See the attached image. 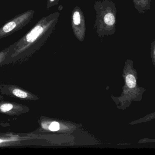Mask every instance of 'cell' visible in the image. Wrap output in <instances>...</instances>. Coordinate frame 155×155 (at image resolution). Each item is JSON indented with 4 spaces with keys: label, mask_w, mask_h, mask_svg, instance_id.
Wrapping results in <instances>:
<instances>
[{
    "label": "cell",
    "mask_w": 155,
    "mask_h": 155,
    "mask_svg": "<svg viewBox=\"0 0 155 155\" xmlns=\"http://www.w3.org/2000/svg\"><path fill=\"white\" fill-rule=\"evenodd\" d=\"M60 14L55 12L41 18L25 35L18 41L11 50L13 55L30 52L40 48L54 31Z\"/></svg>",
    "instance_id": "6da1fadb"
},
{
    "label": "cell",
    "mask_w": 155,
    "mask_h": 155,
    "mask_svg": "<svg viewBox=\"0 0 155 155\" xmlns=\"http://www.w3.org/2000/svg\"><path fill=\"white\" fill-rule=\"evenodd\" d=\"M71 28L74 36L81 42H83L86 36V20L83 12L76 6L71 13Z\"/></svg>",
    "instance_id": "277c9868"
},
{
    "label": "cell",
    "mask_w": 155,
    "mask_h": 155,
    "mask_svg": "<svg viewBox=\"0 0 155 155\" xmlns=\"http://www.w3.org/2000/svg\"><path fill=\"white\" fill-rule=\"evenodd\" d=\"M13 105L11 104H4L0 107V110L2 112H6L12 109Z\"/></svg>",
    "instance_id": "ba28073f"
},
{
    "label": "cell",
    "mask_w": 155,
    "mask_h": 155,
    "mask_svg": "<svg viewBox=\"0 0 155 155\" xmlns=\"http://www.w3.org/2000/svg\"><path fill=\"white\" fill-rule=\"evenodd\" d=\"M134 7L140 14H144L151 8V0H132Z\"/></svg>",
    "instance_id": "5b68a950"
},
{
    "label": "cell",
    "mask_w": 155,
    "mask_h": 155,
    "mask_svg": "<svg viewBox=\"0 0 155 155\" xmlns=\"http://www.w3.org/2000/svg\"><path fill=\"white\" fill-rule=\"evenodd\" d=\"M2 140H0V142H2Z\"/></svg>",
    "instance_id": "7c38bea8"
},
{
    "label": "cell",
    "mask_w": 155,
    "mask_h": 155,
    "mask_svg": "<svg viewBox=\"0 0 155 155\" xmlns=\"http://www.w3.org/2000/svg\"><path fill=\"white\" fill-rule=\"evenodd\" d=\"M62 9H63V7H62V6H61V5H60L58 7V10L60 11L62 10Z\"/></svg>",
    "instance_id": "8fae6325"
},
{
    "label": "cell",
    "mask_w": 155,
    "mask_h": 155,
    "mask_svg": "<svg viewBox=\"0 0 155 155\" xmlns=\"http://www.w3.org/2000/svg\"><path fill=\"white\" fill-rule=\"evenodd\" d=\"M126 82L129 87L130 88H133L136 86V79L133 75H127L126 78Z\"/></svg>",
    "instance_id": "8992f818"
},
{
    "label": "cell",
    "mask_w": 155,
    "mask_h": 155,
    "mask_svg": "<svg viewBox=\"0 0 155 155\" xmlns=\"http://www.w3.org/2000/svg\"><path fill=\"white\" fill-rule=\"evenodd\" d=\"M59 124L57 122H53L51 124L49 127V129L51 131H57L59 129Z\"/></svg>",
    "instance_id": "30bf717a"
},
{
    "label": "cell",
    "mask_w": 155,
    "mask_h": 155,
    "mask_svg": "<svg viewBox=\"0 0 155 155\" xmlns=\"http://www.w3.org/2000/svg\"><path fill=\"white\" fill-rule=\"evenodd\" d=\"M12 93L16 97L21 98H25L28 97V94L26 92L23 91L21 90L18 89H14L12 91Z\"/></svg>",
    "instance_id": "52a82bcc"
},
{
    "label": "cell",
    "mask_w": 155,
    "mask_h": 155,
    "mask_svg": "<svg viewBox=\"0 0 155 155\" xmlns=\"http://www.w3.org/2000/svg\"><path fill=\"white\" fill-rule=\"evenodd\" d=\"M60 0H48L47 1V8L48 9H49L55 5L58 4Z\"/></svg>",
    "instance_id": "9c48e42d"
},
{
    "label": "cell",
    "mask_w": 155,
    "mask_h": 155,
    "mask_svg": "<svg viewBox=\"0 0 155 155\" xmlns=\"http://www.w3.org/2000/svg\"><path fill=\"white\" fill-rule=\"evenodd\" d=\"M35 11H27L15 16L0 28V39L7 38L28 25L33 18Z\"/></svg>",
    "instance_id": "3957f363"
},
{
    "label": "cell",
    "mask_w": 155,
    "mask_h": 155,
    "mask_svg": "<svg viewBox=\"0 0 155 155\" xmlns=\"http://www.w3.org/2000/svg\"><path fill=\"white\" fill-rule=\"evenodd\" d=\"M96 19L94 28L100 38L110 36L116 32L117 10L111 0L96 1L94 5Z\"/></svg>",
    "instance_id": "7a4b0ae2"
}]
</instances>
